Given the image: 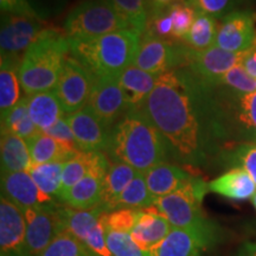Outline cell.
Here are the masks:
<instances>
[{"instance_id":"6da1fadb","label":"cell","mask_w":256,"mask_h":256,"mask_svg":"<svg viewBox=\"0 0 256 256\" xmlns=\"http://www.w3.org/2000/svg\"><path fill=\"white\" fill-rule=\"evenodd\" d=\"M142 110L183 164H204L224 142L210 87L188 68L160 75Z\"/></svg>"},{"instance_id":"7a4b0ae2","label":"cell","mask_w":256,"mask_h":256,"mask_svg":"<svg viewBox=\"0 0 256 256\" xmlns=\"http://www.w3.org/2000/svg\"><path fill=\"white\" fill-rule=\"evenodd\" d=\"M107 153L142 174L170 156L164 136L142 110H130L112 127Z\"/></svg>"},{"instance_id":"3957f363","label":"cell","mask_w":256,"mask_h":256,"mask_svg":"<svg viewBox=\"0 0 256 256\" xmlns=\"http://www.w3.org/2000/svg\"><path fill=\"white\" fill-rule=\"evenodd\" d=\"M142 36L136 28H124L88 40L69 38L70 55L94 78H119L133 64Z\"/></svg>"},{"instance_id":"277c9868","label":"cell","mask_w":256,"mask_h":256,"mask_svg":"<svg viewBox=\"0 0 256 256\" xmlns=\"http://www.w3.org/2000/svg\"><path fill=\"white\" fill-rule=\"evenodd\" d=\"M69 54V38L66 32L44 28L24 54L19 66V82L25 95L55 89Z\"/></svg>"},{"instance_id":"5b68a950","label":"cell","mask_w":256,"mask_h":256,"mask_svg":"<svg viewBox=\"0 0 256 256\" xmlns=\"http://www.w3.org/2000/svg\"><path fill=\"white\" fill-rule=\"evenodd\" d=\"M208 191L209 186L204 179L190 176L172 194L156 198L154 206L174 228L190 229L218 238V228L203 210V200Z\"/></svg>"},{"instance_id":"8992f818","label":"cell","mask_w":256,"mask_h":256,"mask_svg":"<svg viewBox=\"0 0 256 256\" xmlns=\"http://www.w3.org/2000/svg\"><path fill=\"white\" fill-rule=\"evenodd\" d=\"M209 87L224 142H256V92L232 94Z\"/></svg>"},{"instance_id":"52a82bcc","label":"cell","mask_w":256,"mask_h":256,"mask_svg":"<svg viewBox=\"0 0 256 256\" xmlns=\"http://www.w3.org/2000/svg\"><path fill=\"white\" fill-rule=\"evenodd\" d=\"M132 28L110 0H83L69 12L64 32L70 40H88Z\"/></svg>"},{"instance_id":"ba28073f","label":"cell","mask_w":256,"mask_h":256,"mask_svg":"<svg viewBox=\"0 0 256 256\" xmlns=\"http://www.w3.org/2000/svg\"><path fill=\"white\" fill-rule=\"evenodd\" d=\"M188 46L144 32L133 64L144 72L160 76L186 66Z\"/></svg>"},{"instance_id":"9c48e42d","label":"cell","mask_w":256,"mask_h":256,"mask_svg":"<svg viewBox=\"0 0 256 256\" xmlns=\"http://www.w3.org/2000/svg\"><path fill=\"white\" fill-rule=\"evenodd\" d=\"M92 83L94 76L69 54L55 87L64 113L72 114L87 106Z\"/></svg>"},{"instance_id":"30bf717a","label":"cell","mask_w":256,"mask_h":256,"mask_svg":"<svg viewBox=\"0 0 256 256\" xmlns=\"http://www.w3.org/2000/svg\"><path fill=\"white\" fill-rule=\"evenodd\" d=\"M44 28L40 17L2 14L0 30L2 56L22 60Z\"/></svg>"},{"instance_id":"8fae6325","label":"cell","mask_w":256,"mask_h":256,"mask_svg":"<svg viewBox=\"0 0 256 256\" xmlns=\"http://www.w3.org/2000/svg\"><path fill=\"white\" fill-rule=\"evenodd\" d=\"M87 107L112 128L130 112L119 78H94Z\"/></svg>"},{"instance_id":"7c38bea8","label":"cell","mask_w":256,"mask_h":256,"mask_svg":"<svg viewBox=\"0 0 256 256\" xmlns=\"http://www.w3.org/2000/svg\"><path fill=\"white\" fill-rule=\"evenodd\" d=\"M255 14L236 10L220 19L215 46L234 54L247 52L256 44Z\"/></svg>"},{"instance_id":"4fadbf2b","label":"cell","mask_w":256,"mask_h":256,"mask_svg":"<svg viewBox=\"0 0 256 256\" xmlns=\"http://www.w3.org/2000/svg\"><path fill=\"white\" fill-rule=\"evenodd\" d=\"M60 204L50 209H26V244L28 256H40L48 246L64 232Z\"/></svg>"},{"instance_id":"5bb4252c","label":"cell","mask_w":256,"mask_h":256,"mask_svg":"<svg viewBox=\"0 0 256 256\" xmlns=\"http://www.w3.org/2000/svg\"><path fill=\"white\" fill-rule=\"evenodd\" d=\"M2 194L22 211L50 209L60 206L55 198L40 190L28 171L2 174Z\"/></svg>"},{"instance_id":"9a60e30c","label":"cell","mask_w":256,"mask_h":256,"mask_svg":"<svg viewBox=\"0 0 256 256\" xmlns=\"http://www.w3.org/2000/svg\"><path fill=\"white\" fill-rule=\"evenodd\" d=\"M110 164V160L104 153H98V159L88 174L72 188L64 192L60 202L72 209L78 210H89L101 206L104 180Z\"/></svg>"},{"instance_id":"2e32d148","label":"cell","mask_w":256,"mask_h":256,"mask_svg":"<svg viewBox=\"0 0 256 256\" xmlns=\"http://www.w3.org/2000/svg\"><path fill=\"white\" fill-rule=\"evenodd\" d=\"M0 249L2 256H28L24 212L2 196L0 200Z\"/></svg>"},{"instance_id":"e0dca14e","label":"cell","mask_w":256,"mask_h":256,"mask_svg":"<svg viewBox=\"0 0 256 256\" xmlns=\"http://www.w3.org/2000/svg\"><path fill=\"white\" fill-rule=\"evenodd\" d=\"M66 120L81 151H107L112 128L106 126L87 106L75 113L66 114Z\"/></svg>"},{"instance_id":"ac0fdd59","label":"cell","mask_w":256,"mask_h":256,"mask_svg":"<svg viewBox=\"0 0 256 256\" xmlns=\"http://www.w3.org/2000/svg\"><path fill=\"white\" fill-rule=\"evenodd\" d=\"M246 52L234 54L214 46L206 50L188 48L186 66L198 78L206 83L212 82L238 64H241Z\"/></svg>"},{"instance_id":"d6986e66","label":"cell","mask_w":256,"mask_h":256,"mask_svg":"<svg viewBox=\"0 0 256 256\" xmlns=\"http://www.w3.org/2000/svg\"><path fill=\"white\" fill-rule=\"evenodd\" d=\"M216 241L215 236L190 229L172 228L168 235L150 250V254L151 256H204V252Z\"/></svg>"},{"instance_id":"ffe728a7","label":"cell","mask_w":256,"mask_h":256,"mask_svg":"<svg viewBox=\"0 0 256 256\" xmlns=\"http://www.w3.org/2000/svg\"><path fill=\"white\" fill-rule=\"evenodd\" d=\"M174 226L154 206L142 209L130 236L142 250L150 252L162 242Z\"/></svg>"},{"instance_id":"44dd1931","label":"cell","mask_w":256,"mask_h":256,"mask_svg":"<svg viewBox=\"0 0 256 256\" xmlns=\"http://www.w3.org/2000/svg\"><path fill=\"white\" fill-rule=\"evenodd\" d=\"M158 78L159 76L144 72L134 64L124 70L119 76V82L130 110H142L147 98L154 89Z\"/></svg>"},{"instance_id":"7402d4cb","label":"cell","mask_w":256,"mask_h":256,"mask_svg":"<svg viewBox=\"0 0 256 256\" xmlns=\"http://www.w3.org/2000/svg\"><path fill=\"white\" fill-rule=\"evenodd\" d=\"M209 191L234 200H252L256 194V184L247 171L241 168L229 170L228 172L211 180Z\"/></svg>"},{"instance_id":"603a6c76","label":"cell","mask_w":256,"mask_h":256,"mask_svg":"<svg viewBox=\"0 0 256 256\" xmlns=\"http://www.w3.org/2000/svg\"><path fill=\"white\" fill-rule=\"evenodd\" d=\"M26 104L31 120L42 132L52 127L66 114L55 89L26 96Z\"/></svg>"},{"instance_id":"cb8c5ba5","label":"cell","mask_w":256,"mask_h":256,"mask_svg":"<svg viewBox=\"0 0 256 256\" xmlns=\"http://www.w3.org/2000/svg\"><path fill=\"white\" fill-rule=\"evenodd\" d=\"M144 177L150 192L156 200L180 188L190 174L178 165L164 162L146 171Z\"/></svg>"},{"instance_id":"d4e9b609","label":"cell","mask_w":256,"mask_h":256,"mask_svg":"<svg viewBox=\"0 0 256 256\" xmlns=\"http://www.w3.org/2000/svg\"><path fill=\"white\" fill-rule=\"evenodd\" d=\"M30 151L34 164H48V162H66L80 151L68 148L42 130L25 140Z\"/></svg>"},{"instance_id":"484cf974","label":"cell","mask_w":256,"mask_h":256,"mask_svg":"<svg viewBox=\"0 0 256 256\" xmlns=\"http://www.w3.org/2000/svg\"><path fill=\"white\" fill-rule=\"evenodd\" d=\"M20 58L11 56H2L0 63V110L2 115L19 104L22 98L20 82H19V66Z\"/></svg>"},{"instance_id":"4316f807","label":"cell","mask_w":256,"mask_h":256,"mask_svg":"<svg viewBox=\"0 0 256 256\" xmlns=\"http://www.w3.org/2000/svg\"><path fill=\"white\" fill-rule=\"evenodd\" d=\"M2 174L28 171L34 165L28 144L14 133H2Z\"/></svg>"},{"instance_id":"83f0119b","label":"cell","mask_w":256,"mask_h":256,"mask_svg":"<svg viewBox=\"0 0 256 256\" xmlns=\"http://www.w3.org/2000/svg\"><path fill=\"white\" fill-rule=\"evenodd\" d=\"M139 174L140 172H138L132 166L124 164V162H110L106 174L104 190H102L101 208L106 212H110L114 200Z\"/></svg>"},{"instance_id":"f1b7e54d","label":"cell","mask_w":256,"mask_h":256,"mask_svg":"<svg viewBox=\"0 0 256 256\" xmlns=\"http://www.w3.org/2000/svg\"><path fill=\"white\" fill-rule=\"evenodd\" d=\"M60 211L63 218L64 229L72 232L81 243L96 224L100 222L102 215L106 212L101 206L89 210H78L68 206H60Z\"/></svg>"},{"instance_id":"f546056e","label":"cell","mask_w":256,"mask_h":256,"mask_svg":"<svg viewBox=\"0 0 256 256\" xmlns=\"http://www.w3.org/2000/svg\"><path fill=\"white\" fill-rule=\"evenodd\" d=\"M154 202L156 198L152 196L147 188L144 174L140 172L114 200L110 211L118 209L142 210L154 206Z\"/></svg>"},{"instance_id":"4dcf8cb0","label":"cell","mask_w":256,"mask_h":256,"mask_svg":"<svg viewBox=\"0 0 256 256\" xmlns=\"http://www.w3.org/2000/svg\"><path fill=\"white\" fill-rule=\"evenodd\" d=\"M218 19L211 16L197 12L196 19L185 37L184 46L192 50H206L215 46L217 31H218Z\"/></svg>"},{"instance_id":"1f68e13d","label":"cell","mask_w":256,"mask_h":256,"mask_svg":"<svg viewBox=\"0 0 256 256\" xmlns=\"http://www.w3.org/2000/svg\"><path fill=\"white\" fill-rule=\"evenodd\" d=\"M64 164L66 162L34 164L28 170V174L40 188V190L57 200H60V194H62Z\"/></svg>"},{"instance_id":"d6a6232c","label":"cell","mask_w":256,"mask_h":256,"mask_svg":"<svg viewBox=\"0 0 256 256\" xmlns=\"http://www.w3.org/2000/svg\"><path fill=\"white\" fill-rule=\"evenodd\" d=\"M10 132L28 140L38 132V128L31 120L28 110L26 96L19 104L11 108L8 113L2 115V133Z\"/></svg>"},{"instance_id":"836d02e7","label":"cell","mask_w":256,"mask_h":256,"mask_svg":"<svg viewBox=\"0 0 256 256\" xmlns=\"http://www.w3.org/2000/svg\"><path fill=\"white\" fill-rule=\"evenodd\" d=\"M206 83V82H204ZM206 84L232 94H249L256 92V78L252 76L247 70L238 64L234 68L228 70L224 75Z\"/></svg>"},{"instance_id":"e575fe53","label":"cell","mask_w":256,"mask_h":256,"mask_svg":"<svg viewBox=\"0 0 256 256\" xmlns=\"http://www.w3.org/2000/svg\"><path fill=\"white\" fill-rule=\"evenodd\" d=\"M100 152H84L80 151L78 154L64 164L63 178H62V194L72 188L76 183L88 174L94 166L98 156Z\"/></svg>"},{"instance_id":"d590c367","label":"cell","mask_w":256,"mask_h":256,"mask_svg":"<svg viewBox=\"0 0 256 256\" xmlns=\"http://www.w3.org/2000/svg\"><path fill=\"white\" fill-rule=\"evenodd\" d=\"M118 14L132 28L145 32L150 18L148 0H110Z\"/></svg>"},{"instance_id":"8d00e7d4","label":"cell","mask_w":256,"mask_h":256,"mask_svg":"<svg viewBox=\"0 0 256 256\" xmlns=\"http://www.w3.org/2000/svg\"><path fill=\"white\" fill-rule=\"evenodd\" d=\"M168 10L174 23L172 40L176 43H183L196 19V8L191 5L188 0H182V2L168 6Z\"/></svg>"},{"instance_id":"74e56055","label":"cell","mask_w":256,"mask_h":256,"mask_svg":"<svg viewBox=\"0 0 256 256\" xmlns=\"http://www.w3.org/2000/svg\"><path fill=\"white\" fill-rule=\"evenodd\" d=\"M40 256H90L81 241L64 230Z\"/></svg>"},{"instance_id":"f35d334b","label":"cell","mask_w":256,"mask_h":256,"mask_svg":"<svg viewBox=\"0 0 256 256\" xmlns=\"http://www.w3.org/2000/svg\"><path fill=\"white\" fill-rule=\"evenodd\" d=\"M106 241L113 256H151L133 241L130 234L106 229Z\"/></svg>"},{"instance_id":"ab89813d","label":"cell","mask_w":256,"mask_h":256,"mask_svg":"<svg viewBox=\"0 0 256 256\" xmlns=\"http://www.w3.org/2000/svg\"><path fill=\"white\" fill-rule=\"evenodd\" d=\"M230 164L247 171L256 184V142H240L226 152Z\"/></svg>"},{"instance_id":"60d3db41","label":"cell","mask_w":256,"mask_h":256,"mask_svg":"<svg viewBox=\"0 0 256 256\" xmlns=\"http://www.w3.org/2000/svg\"><path fill=\"white\" fill-rule=\"evenodd\" d=\"M140 210L118 209L104 214V226L107 230L130 234L136 226Z\"/></svg>"},{"instance_id":"b9f144b4","label":"cell","mask_w":256,"mask_h":256,"mask_svg":"<svg viewBox=\"0 0 256 256\" xmlns=\"http://www.w3.org/2000/svg\"><path fill=\"white\" fill-rule=\"evenodd\" d=\"M197 12L222 19L236 11L238 0H188Z\"/></svg>"},{"instance_id":"7bdbcfd3","label":"cell","mask_w":256,"mask_h":256,"mask_svg":"<svg viewBox=\"0 0 256 256\" xmlns=\"http://www.w3.org/2000/svg\"><path fill=\"white\" fill-rule=\"evenodd\" d=\"M104 214L102 215L100 222L96 224L84 241L82 242L90 256H113L108 248L107 241H106Z\"/></svg>"},{"instance_id":"ee69618b","label":"cell","mask_w":256,"mask_h":256,"mask_svg":"<svg viewBox=\"0 0 256 256\" xmlns=\"http://www.w3.org/2000/svg\"><path fill=\"white\" fill-rule=\"evenodd\" d=\"M44 133L48 134V136L51 138H54V139L62 144V145L68 147V148L81 151V150L78 148V142H76L75 136H74L72 128H70L68 122H66V116L57 121L52 127H50L49 130H46Z\"/></svg>"},{"instance_id":"f6af8a7d","label":"cell","mask_w":256,"mask_h":256,"mask_svg":"<svg viewBox=\"0 0 256 256\" xmlns=\"http://www.w3.org/2000/svg\"><path fill=\"white\" fill-rule=\"evenodd\" d=\"M2 14L40 17L28 0H0Z\"/></svg>"},{"instance_id":"bcb514c9","label":"cell","mask_w":256,"mask_h":256,"mask_svg":"<svg viewBox=\"0 0 256 256\" xmlns=\"http://www.w3.org/2000/svg\"><path fill=\"white\" fill-rule=\"evenodd\" d=\"M241 64L243 68L247 70L252 76L256 78V46H252L250 50H248L244 54Z\"/></svg>"},{"instance_id":"7dc6e473","label":"cell","mask_w":256,"mask_h":256,"mask_svg":"<svg viewBox=\"0 0 256 256\" xmlns=\"http://www.w3.org/2000/svg\"><path fill=\"white\" fill-rule=\"evenodd\" d=\"M182 2V0H148L150 6V14L153 12L159 11V10L168 8V6L174 4V2Z\"/></svg>"},{"instance_id":"c3c4849f","label":"cell","mask_w":256,"mask_h":256,"mask_svg":"<svg viewBox=\"0 0 256 256\" xmlns=\"http://www.w3.org/2000/svg\"><path fill=\"white\" fill-rule=\"evenodd\" d=\"M236 256H256V242H247L240 248Z\"/></svg>"},{"instance_id":"681fc988","label":"cell","mask_w":256,"mask_h":256,"mask_svg":"<svg viewBox=\"0 0 256 256\" xmlns=\"http://www.w3.org/2000/svg\"><path fill=\"white\" fill-rule=\"evenodd\" d=\"M252 206H254V208H255V210H256V194H254V197L252 198Z\"/></svg>"},{"instance_id":"f907efd6","label":"cell","mask_w":256,"mask_h":256,"mask_svg":"<svg viewBox=\"0 0 256 256\" xmlns=\"http://www.w3.org/2000/svg\"><path fill=\"white\" fill-rule=\"evenodd\" d=\"M255 18H256V14H255Z\"/></svg>"},{"instance_id":"816d5d0a","label":"cell","mask_w":256,"mask_h":256,"mask_svg":"<svg viewBox=\"0 0 256 256\" xmlns=\"http://www.w3.org/2000/svg\"><path fill=\"white\" fill-rule=\"evenodd\" d=\"M255 46H256V44H255Z\"/></svg>"}]
</instances>
